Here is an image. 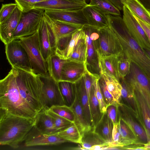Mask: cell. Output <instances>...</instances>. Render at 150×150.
Masks as SVG:
<instances>
[{
	"instance_id": "obj_1",
	"label": "cell",
	"mask_w": 150,
	"mask_h": 150,
	"mask_svg": "<svg viewBox=\"0 0 150 150\" xmlns=\"http://www.w3.org/2000/svg\"><path fill=\"white\" fill-rule=\"evenodd\" d=\"M42 86L39 75L12 68L0 81V109L35 120L44 109Z\"/></svg>"
},
{
	"instance_id": "obj_2",
	"label": "cell",
	"mask_w": 150,
	"mask_h": 150,
	"mask_svg": "<svg viewBox=\"0 0 150 150\" xmlns=\"http://www.w3.org/2000/svg\"><path fill=\"white\" fill-rule=\"evenodd\" d=\"M109 27L114 32L122 47L123 52L136 65L150 80V58L132 37L120 16L107 15Z\"/></svg>"
},
{
	"instance_id": "obj_3",
	"label": "cell",
	"mask_w": 150,
	"mask_h": 150,
	"mask_svg": "<svg viewBox=\"0 0 150 150\" xmlns=\"http://www.w3.org/2000/svg\"><path fill=\"white\" fill-rule=\"evenodd\" d=\"M34 124V120L14 115L0 109V145L18 147Z\"/></svg>"
},
{
	"instance_id": "obj_4",
	"label": "cell",
	"mask_w": 150,
	"mask_h": 150,
	"mask_svg": "<svg viewBox=\"0 0 150 150\" xmlns=\"http://www.w3.org/2000/svg\"><path fill=\"white\" fill-rule=\"evenodd\" d=\"M19 40L27 53L33 72L39 75L47 74V64L41 53L38 31L31 35Z\"/></svg>"
},
{
	"instance_id": "obj_5",
	"label": "cell",
	"mask_w": 150,
	"mask_h": 150,
	"mask_svg": "<svg viewBox=\"0 0 150 150\" xmlns=\"http://www.w3.org/2000/svg\"><path fill=\"white\" fill-rule=\"evenodd\" d=\"M99 37L93 40L97 53L102 56H120L123 53L121 45L114 32L108 27L99 29Z\"/></svg>"
},
{
	"instance_id": "obj_6",
	"label": "cell",
	"mask_w": 150,
	"mask_h": 150,
	"mask_svg": "<svg viewBox=\"0 0 150 150\" xmlns=\"http://www.w3.org/2000/svg\"><path fill=\"white\" fill-rule=\"evenodd\" d=\"M45 11L33 8L23 13L19 23L14 33L13 40L31 35L38 30L44 17Z\"/></svg>"
},
{
	"instance_id": "obj_7",
	"label": "cell",
	"mask_w": 150,
	"mask_h": 150,
	"mask_svg": "<svg viewBox=\"0 0 150 150\" xmlns=\"http://www.w3.org/2000/svg\"><path fill=\"white\" fill-rule=\"evenodd\" d=\"M5 53L12 68L33 72L27 53L19 39L13 40L6 44Z\"/></svg>"
},
{
	"instance_id": "obj_8",
	"label": "cell",
	"mask_w": 150,
	"mask_h": 150,
	"mask_svg": "<svg viewBox=\"0 0 150 150\" xmlns=\"http://www.w3.org/2000/svg\"><path fill=\"white\" fill-rule=\"evenodd\" d=\"M43 83L42 98L44 109H50L54 105H65L58 82L49 75H39Z\"/></svg>"
},
{
	"instance_id": "obj_9",
	"label": "cell",
	"mask_w": 150,
	"mask_h": 150,
	"mask_svg": "<svg viewBox=\"0 0 150 150\" xmlns=\"http://www.w3.org/2000/svg\"><path fill=\"white\" fill-rule=\"evenodd\" d=\"M120 117L128 125L136 137L139 144L146 145L150 140L139 118L129 108L124 104H118Z\"/></svg>"
},
{
	"instance_id": "obj_10",
	"label": "cell",
	"mask_w": 150,
	"mask_h": 150,
	"mask_svg": "<svg viewBox=\"0 0 150 150\" xmlns=\"http://www.w3.org/2000/svg\"><path fill=\"white\" fill-rule=\"evenodd\" d=\"M44 17L47 24L51 46L55 52L56 43L58 40L71 36L83 27L53 20L45 13Z\"/></svg>"
},
{
	"instance_id": "obj_11",
	"label": "cell",
	"mask_w": 150,
	"mask_h": 150,
	"mask_svg": "<svg viewBox=\"0 0 150 150\" xmlns=\"http://www.w3.org/2000/svg\"><path fill=\"white\" fill-rule=\"evenodd\" d=\"M124 79L140 91L150 109V80L149 78L136 65L131 62L130 71Z\"/></svg>"
},
{
	"instance_id": "obj_12",
	"label": "cell",
	"mask_w": 150,
	"mask_h": 150,
	"mask_svg": "<svg viewBox=\"0 0 150 150\" xmlns=\"http://www.w3.org/2000/svg\"><path fill=\"white\" fill-rule=\"evenodd\" d=\"M122 10L123 21L132 37L142 48L150 50V42L142 27L124 5Z\"/></svg>"
},
{
	"instance_id": "obj_13",
	"label": "cell",
	"mask_w": 150,
	"mask_h": 150,
	"mask_svg": "<svg viewBox=\"0 0 150 150\" xmlns=\"http://www.w3.org/2000/svg\"><path fill=\"white\" fill-rule=\"evenodd\" d=\"M24 142V145L27 147L57 145L69 142L57 134L50 135L42 133L34 126L26 135Z\"/></svg>"
},
{
	"instance_id": "obj_14",
	"label": "cell",
	"mask_w": 150,
	"mask_h": 150,
	"mask_svg": "<svg viewBox=\"0 0 150 150\" xmlns=\"http://www.w3.org/2000/svg\"><path fill=\"white\" fill-rule=\"evenodd\" d=\"M45 13L52 19L79 26L88 25L82 10L78 11L45 10Z\"/></svg>"
},
{
	"instance_id": "obj_15",
	"label": "cell",
	"mask_w": 150,
	"mask_h": 150,
	"mask_svg": "<svg viewBox=\"0 0 150 150\" xmlns=\"http://www.w3.org/2000/svg\"><path fill=\"white\" fill-rule=\"evenodd\" d=\"M88 71L86 63L67 60L62 68L60 81L75 83Z\"/></svg>"
},
{
	"instance_id": "obj_16",
	"label": "cell",
	"mask_w": 150,
	"mask_h": 150,
	"mask_svg": "<svg viewBox=\"0 0 150 150\" xmlns=\"http://www.w3.org/2000/svg\"><path fill=\"white\" fill-rule=\"evenodd\" d=\"M22 13L18 6L11 15L0 23V39L5 45L13 40V34L19 23Z\"/></svg>"
},
{
	"instance_id": "obj_17",
	"label": "cell",
	"mask_w": 150,
	"mask_h": 150,
	"mask_svg": "<svg viewBox=\"0 0 150 150\" xmlns=\"http://www.w3.org/2000/svg\"><path fill=\"white\" fill-rule=\"evenodd\" d=\"M87 5L70 0H46L35 4L33 8L44 11H78Z\"/></svg>"
},
{
	"instance_id": "obj_18",
	"label": "cell",
	"mask_w": 150,
	"mask_h": 150,
	"mask_svg": "<svg viewBox=\"0 0 150 150\" xmlns=\"http://www.w3.org/2000/svg\"><path fill=\"white\" fill-rule=\"evenodd\" d=\"M82 11L89 25L98 29L109 27L107 14L98 7L88 4Z\"/></svg>"
},
{
	"instance_id": "obj_19",
	"label": "cell",
	"mask_w": 150,
	"mask_h": 150,
	"mask_svg": "<svg viewBox=\"0 0 150 150\" xmlns=\"http://www.w3.org/2000/svg\"><path fill=\"white\" fill-rule=\"evenodd\" d=\"M130 85L132 88L134 96L137 107L139 118L146 130L150 140V109L145 99L140 91L136 88Z\"/></svg>"
},
{
	"instance_id": "obj_20",
	"label": "cell",
	"mask_w": 150,
	"mask_h": 150,
	"mask_svg": "<svg viewBox=\"0 0 150 150\" xmlns=\"http://www.w3.org/2000/svg\"><path fill=\"white\" fill-rule=\"evenodd\" d=\"M81 149L100 150L109 149V143L103 140L93 130H90L82 135Z\"/></svg>"
},
{
	"instance_id": "obj_21",
	"label": "cell",
	"mask_w": 150,
	"mask_h": 150,
	"mask_svg": "<svg viewBox=\"0 0 150 150\" xmlns=\"http://www.w3.org/2000/svg\"><path fill=\"white\" fill-rule=\"evenodd\" d=\"M38 31L41 53L43 58L46 62L48 57L55 52L51 46L47 25L44 17Z\"/></svg>"
},
{
	"instance_id": "obj_22",
	"label": "cell",
	"mask_w": 150,
	"mask_h": 150,
	"mask_svg": "<svg viewBox=\"0 0 150 150\" xmlns=\"http://www.w3.org/2000/svg\"><path fill=\"white\" fill-rule=\"evenodd\" d=\"M34 126L39 132L44 134L51 135L58 133L53 119L44 109L36 117Z\"/></svg>"
},
{
	"instance_id": "obj_23",
	"label": "cell",
	"mask_w": 150,
	"mask_h": 150,
	"mask_svg": "<svg viewBox=\"0 0 150 150\" xmlns=\"http://www.w3.org/2000/svg\"><path fill=\"white\" fill-rule=\"evenodd\" d=\"M97 54L100 71L106 73L120 81L118 71L119 56L115 55L103 56L98 54Z\"/></svg>"
},
{
	"instance_id": "obj_24",
	"label": "cell",
	"mask_w": 150,
	"mask_h": 150,
	"mask_svg": "<svg viewBox=\"0 0 150 150\" xmlns=\"http://www.w3.org/2000/svg\"><path fill=\"white\" fill-rule=\"evenodd\" d=\"M83 29L86 34L87 45V57L86 63L87 69L91 73L98 74V73L100 74V70L96 47L87 28L84 26Z\"/></svg>"
},
{
	"instance_id": "obj_25",
	"label": "cell",
	"mask_w": 150,
	"mask_h": 150,
	"mask_svg": "<svg viewBox=\"0 0 150 150\" xmlns=\"http://www.w3.org/2000/svg\"><path fill=\"white\" fill-rule=\"evenodd\" d=\"M113 124L108 117L106 111L103 113L100 120L93 127V131L106 142H112V133Z\"/></svg>"
},
{
	"instance_id": "obj_26",
	"label": "cell",
	"mask_w": 150,
	"mask_h": 150,
	"mask_svg": "<svg viewBox=\"0 0 150 150\" xmlns=\"http://www.w3.org/2000/svg\"><path fill=\"white\" fill-rule=\"evenodd\" d=\"M120 82L122 87L120 103L129 108L139 118L137 105L132 86L124 78L120 79Z\"/></svg>"
},
{
	"instance_id": "obj_27",
	"label": "cell",
	"mask_w": 150,
	"mask_h": 150,
	"mask_svg": "<svg viewBox=\"0 0 150 150\" xmlns=\"http://www.w3.org/2000/svg\"><path fill=\"white\" fill-rule=\"evenodd\" d=\"M75 84L77 94L85 117L89 124L93 127V121L90 111L89 99L83 78Z\"/></svg>"
},
{
	"instance_id": "obj_28",
	"label": "cell",
	"mask_w": 150,
	"mask_h": 150,
	"mask_svg": "<svg viewBox=\"0 0 150 150\" xmlns=\"http://www.w3.org/2000/svg\"><path fill=\"white\" fill-rule=\"evenodd\" d=\"M121 2L134 15L150 24V12L138 0H121Z\"/></svg>"
},
{
	"instance_id": "obj_29",
	"label": "cell",
	"mask_w": 150,
	"mask_h": 150,
	"mask_svg": "<svg viewBox=\"0 0 150 150\" xmlns=\"http://www.w3.org/2000/svg\"><path fill=\"white\" fill-rule=\"evenodd\" d=\"M71 107L74 114V123L78 127L81 135L91 129L92 127L89 124L85 117L77 93L75 101Z\"/></svg>"
},
{
	"instance_id": "obj_30",
	"label": "cell",
	"mask_w": 150,
	"mask_h": 150,
	"mask_svg": "<svg viewBox=\"0 0 150 150\" xmlns=\"http://www.w3.org/2000/svg\"><path fill=\"white\" fill-rule=\"evenodd\" d=\"M85 34L83 29L74 33L65 46L62 50H56L55 54L61 59L67 60L71 56L73 50L79 40Z\"/></svg>"
},
{
	"instance_id": "obj_31",
	"label": "cell",
	"mask_w": 150,
	"mask_h": 150,
	"mask_svg": "<svg viewBox=\"0 0 150 150\" xmlns=\"http://www.w3.org/2000/svg\"><path fill=\"white\" fill-rule=\"evenodd\" d=\"M100 74L115 101L119 104L120 103L122 89L120 81L105 72L100 71Z\"/></svg>"
},
{
	"instance_id": "obj_32",
	"label": "cell",
	"mask_w": 150,
	"mask_h": 150,
	"mask_svg": "<svg viewBox=\"0 0 150 150\" xmlns=\"http://www.w3.org/2000/svg\"><path fill=\"white\" fill-rule=\"evenodd\" d=\"M66 60L61 59L55 53L50 56L46 61L49 75L58 82L60 81L62 68Z\"/></svg>"
},
{
	"instance_id": "obj_33",
	"label": "cell",
	"mask_w": 150,
	"mask_h": 150,
	"mask_svg": "<svg viewBox=\"0 0 150 150\" xmlns=\"http://www.w3.org/2000/svg\"><path fill=\"white\" fill-rule=\"evenodd\" d=\"M58 84L65 105L71 107L74 103L76 96L75 83L60 81Z\"/></svg>"
},
{
	"instance_id": "obj_34",
	"label": "cell",
	"mask_w": 150,
	"mask_h": 150,
	"mask_svg": "<svg viewBox=\"0 0 150 150\" xmlns=\"http://www.w3.org/2000/svg\"><path fill=\"white\" fill-rule=\"evenodd\" d=\"M87 57V45L85 34L79 40L71 57L67 60L86 64Z\"/></svg>"
},
{
	"instance_id": "obj_35",
	"label": "cell",
	"mask_w": 150,
	"mask_h": 150,
	"mask_svg": "<svg viewBox=\"0 0 150 150\" xmlns=\"http://www.w3.org/2000/svg\"><path fill=\"white\" fill-rule=\"evenodd\" d=\"M89 103L93 127L100 120L103 114L101 112L100 105L96 97L93 85L90 95Z\"/></svg>"
},
{
	"instance_id": "obj_36",
	"label": "cell",
	"mask_w": 150,
	"mask_h": 150,
	"mask_svg": "<svg viewBox=\"0 0 150 150\" xmlns=\"http://www.w3.org/2000/svg\"><path fill=\"white\" fill-rule=\"evenodd\" d=\"M57 135L69 142L80 144L82 135L77 126L74 123L70 126L57 133Z\"/></svg>"
},
{
	"instance_id": "obj_37",
	"label": "cell",
	"mask_w": 150,
	"mask_h": 150,
	"mask_svg": "<svg viewBox=\"0 0 150 150\" xmlns=\"http://www.w3.org/2000/svg\"><path fill=\"white\" fill-rule=\"evenodd\" d=\"M89 4L98 7L107 14L120 16L119 9L109 0H90Z\"/></svg>"
},
{
	"instance_id": "obj_38",
	"label": "cell",
	"mask_w": 150,
	"mask_h": 150,
	"mask_svg": "<svg viewBox=\"0 0 150 150\" xmlns=\"http://www.w3.org/2000/svg\"><path fill=\"white\" fill-rule=\"evenodd\" d=\"M117 125L119 132L124 140L131 144H140L132 130L121 118Z\"/></svg>"
},
{
	"instance_id": "obj_39",
	"label": "cell",
	"mask_w": 150,
	"mask_h": 150,
	"mask_svg": "<svg viewBox=\"0 0 150 150\" xmlns=\"http://www.w3.org/2000/svg\"><path fill=\"white\" fill-rule=\"evenodd\" d=\"M93 79V86L96 97L99 102L101 112L103 113L106 111L107 105L102 94L99 84V80L100 76L92 73Z\"/></svg>"
},
{
	"instance_id": "obj_40",
	"label": "cell",
	"mask_w": 150,
	"mask_h": 150,
	"mask_svg": "<svg viewBox=\"0 0 150 150\" xmlns=\"http://www.w3.org/2000/svg\"><path fill=\"white\" fill-rule=\"evenodd\" d=\"M49 109L56 114L74 123V114L71 107L66 105H54Z\"/></svg>"
},
{
	"instance_id": "obj_41",
	"label": "cell",
	"mask_w": 150,
	"mask_h": 150,
	"mask_svg": "<svg viewBox=\"0 0 150 150\" xmlns=\"http://www.w3.org/2000/svg\"><path fill=\"white\" fill-rule=\"evenodd\" d=\"M45 110L47 113L53 119L55 126L58 132L64 130L73 123L56 114L50 109Z\"/></svg>"
},
{
	"instance_id": "obj_42",
	"label": "cell",
	"mask_w": 150,
	"mask_h": 150,
	"mask_svg": "<svg viewBox=\"0 0 150 150\" xmlns=\"http://www.w3.org/2000/svg\"><path fill=\"white\" fill-rule=\"evenodd\" d=\"M131 61L123 54L119 56L118 63V71L120 79H123L129 73Z\"/></svg>"
},
{
	"instance_id": "obj_43",
	"label": "cell",
	"mask_w": 150,
	"mask_h": 150,
	"mask_svg": "<svg viewBox=\"0 0 150 150\" xmlns=\"http://www.w3.org/2000/svg\"><path fill=\"white\" fill-rule=\"evenodd\" d=\"M17 6L16 3L2 4L0 11V23L8 17Z\"/></svg>"
},
{
	"instance_id": "obj_44",
	"label": "cell",
	"mask_w": 150,
	"mask_h": 150,
	"mask_svg": "<svg viewBox=\"0 0 150 150\" xmlns=\"http://www.w3.org/2000/svg\"><path fill=\"white\" fill-rule=\"evenodd\" d=\"M46 0H15L23 13L27 12L33 9L35 5Z\"/></svg>"
},
{
	"instance_id": "obj_45",
	"label": "cell",
	"mask_w": 150,
	"mask_h": 150,
	"mask_svg": "<svg viewBox=\"0 0 150 150\" xmlns=\"http://www.w3.org/2000/svg\"><path fill=\"white\" fill-rule=\"evenodd\" d=\"M117 103L107 106L106 112L113 124H117L120 119Z\"/></svg>"
},
{
	"instance_id": "obj_46",
	"label": "cell",
	"mask_w": 150,
	"mask_h": 150,
	"mask_svg": "<svg viewBox=\"0 0 150 150\" xmlns=\"http://www.w3.org/2000/svg\"><path fill=\"white\" fill-rule=\"evenodd\" d=\"M99 84L102 94L107 106L117 103L108 90L103 79L102 77L101 78L100 77L99 80Z\"/></svg>"
},
{
	"instance_id": "obj_47",
	"label": "cell",
	"mask_w": 150,
	"mask_h": 150,
	"mask_svg": "<svg viewBox=\"0 0 150 150\" xmlns=\"http://www.w3.org/2000/svg\"><path fill=\"white\" fill-rule=\"evenodd\" d=\"M133 15L143 29L150 42V24L144 22L136 16Z\"/></svg>"
},
{
	"instance_id": "obj_48",
	"label": "cell",
	"mask_w": 150,
	"mask_h": 150,
	"mask_svg": "<svg viewBox=\"0 0 150 150\" xmlns=\"http://www.w3.org/2000/svg\"><path fill=\"white\" fill-rule=\"evenodd\" d=\"M120 10H122L123 5L121 2V0H109Z\"/></svg>"
},
{
	"instance_id": "obj_49",
	"label": "cell",
	"mask_w": 150,
	"mask_h": 150,
	"mask_svg": "<svg viewBox=\"0 0 150 150\" xmlns=\"http://www.w3.org/2000/svg\"><path fill=\"white\" fill-rule=\"evenodd\" d=\"M150 12V0H138Z\"/></svg>"
},
{
	"instance_id": "obj_50",
	"label": "cell",
	"mask_w": 150,
	"mask_h": 150,
	"mask_svg": "<svg viewBox=\"0 0 150 150\" xmlns=\"http://www.w3.org/2000/svg\"><path fill=\"white\" fill-rule=\"evenodd\" d=\"M147 55L150 58V50L143 48Z\"/></svg>"
},
{
	"instance_id": "obj_51",
	"label": "cell",
	"mask_w": 150,
	"mask_h": 150,
	"mask_svg": "<svg viewBox=\"0 0 150 150\" xmlns=\"http://www.w3.org/2000/svg\"><path fill=\"white\" fill-rule=\"evenodd\" d=\"M73 1L83 3H87L86 0H70Z\"/></svg>"
},
{
	"instance_id": "obj_52",
	"label": "cell",
	"mask_w": 150,
	"mask_h": 150,
	"mask_svg": "<svg viewBox=\"0 0 150 150\" xmlns=\"http://www.w3.org/2000/svg\"><path fill=\"white\" fill-rule=\"evenodd\" d=\"M145 147H146L147 150H150V143H149L148 144L145 146Z\"/></svg>"
},
{
	"instance_id": "obj_53",
	"label": "cell",
	"mask_w": 150,
	"mask_h": 150,
	"mask_svg": "<svg viewBox=\"0 0 150 150\" xmlns=\"http://www.w3.org/2000/svg\"><path fill=\"white\" fill-rule=\"evenodd\" d=\"M3 1V0H0L1 1Z\"/></svg>"
}]
</instances>
